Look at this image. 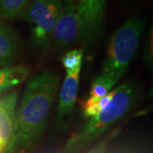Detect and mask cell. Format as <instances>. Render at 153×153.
<instances>
[{"mask_svg":"<svg viewBox=\"0 0 153 153\" xmlns=\"http://www.w3.org/2000/svg\"><path fill=\"white\" fill-rule=\"evenodd\" d=\"M62 0H32L22 18L27 22L33 48L45 52L60 16Z\"/></svg>","mask_w":153,"mask_h":153,"instance_id":"cell-4","label":"cell"},{"mask_svg":"<svg viewBox=\"0 0 153 153\" xmlns=\"http://www.w3.org/2000/svg\"><path fill=\"white\" fill-rule=\"evenodd\" d=\"M80 72L73 74H66L60 88L58 104L56 106V124L61 128L66 123L67 119L73 111L76 102L78 86H79Z\"/></svg>","mask_w":153,"mask_h":153,"instance_id":"cell-7","label":"cell"},{"mask_svg":"<svg viewBox=\"0 0 153 153\" xmlns=\"http://www.w3.org/2000/svg\"><path fill=\"white\" fill-rule=\"evenodd\" d=\"M59 85L60 76L48 71L29 80L16 111L13 136L4 153H21L38 142L45 131Z\"/></svg>","mask_w":153,"mask_h":153,"instance_id":"cell-1","label":"cell"},{"mask_svg":"<svg viewBox=\"0 0 153 153\" xmlns=\"http://www.w3.org/2000/svg\"><path fill=\"white\" fill-rule=\"evenodd\" d=\"M106 0H76L79 37L85 47L98 41L104 28Z\"/></svg>","mask_w":153,"mask_h":153,"instance_id":"cell-5","label":"cell"},{"mask_svg":"<svg viewBox=\"0 0 153 153\" xmlns=\"http://www.w3.org/2000/svg\"><path fill=\"white\" fill-rule=\"evenodd\" d=\"M2 152H4V147H3L2 143H1V141H0V153Z\"/></svg>","mask_w":153,"mask_h":153,"instance_id":"cell-16","label":"cell"},{"mask_svg":"<svg viewBox=\"0 0 153 153\" xmlns=\"http://www.w3.org/2000/svg\"><path fill=\"white\" fill-rule=\"evenodd\" d=\"M30 73L27 66H6L0 70V94L24 82Z\"/></svg>","mask_w":153,"mask_h":153,"instance_id":"cell-10","label":"cell"},{"mask_svg":"<svg viewBox=\"0 0 153 153\" xmlns=\"http://www.w3.org/2000/svg\"><path fill=\"white\" fill-rule=\"evenodd\" d=\"M88 153H105V143H101L97 147L94 148L92 151H90Z\"/></svg>","mask_w":153,"mask_h":153,"instance_id":"cell-15","label":"cell"},{"mask_svg":"<svg viewBox=\"0 0 153 153\" xmlns=\"http://www.w3.org/2000/svg\"><path fill=\"white\" fill-rule=\"evenodd\" d=\"M117 82L112 78L104 75H99L94 80L90 88L89 91V98L83 104V108L95 103L98 100L102 98L111 92L112 88L116 85Z\"/></svg>","mask_w":153,"mask_h":153,"instance_id":"cell-11","label":"cell"},{"mask_svg":"<svg viewBox=\"0 0 153 153\" xmlns=\"http://www.w3.org/2000/svg\"><path fill=\"white\" fill-rule=\"evenodd\" d=\"M32 0H0V17L4 20L22 18Z\"/></svg>","mask_w":153,"mask_h":153,"instance_id":"cell-12","label":"cell"},{"mask_svg":"<svg viewBox=\"0 0 153 153\" xmlns=\"http://www.w3.org/2000/svg\"><path fill=\"white\" fill-rule=\"evenodd\" d=\"M22 41L16 31L0 22V65H9L21 54Z\"/></svg>","mask_w":153,"mask_h":153,"instance_id":"cell-9","label":"cell"},{"mask_svg":"<svg viewBox=\"0 0 153 153\" xmlns=\"http://www.w3.org/2000/svg\"><path fill=\"white\" fill-rule=\"evenodd\" d=\"M115 92H116V90L114 89V90L109 92L106 95L103 96L102 98L98 100L93 105L88 106L86 108H83V116L86 117H94V116L100 113L102 110L109 105L111 100H112L113 96L115 95Z\"/></svg>","mask_w":153,"mask_h":153,"instance_id":"cell-14","label":"cell"},{"mask_svg":"<svg viewBox=\"0 0 153 153\" xmlns=\"http://www.w3.org/2000/svg\"><path fill=\"white\" fill-rule=\"evenodd\" d=\"M116 92L109 105L97 115L90 117L87 123L66 142L65 152L75 153L122 120L136 104L139 88L134 82H128L115 88Z\"/></svg>","mask_w":153,"mask_h":153,"instance_id":"cell-2","label":"cell"},{"mask_svg":"<svg viewBox=\"0 0 153 153\" xmlns=\"http://www.w3.org/2000/svg\"><path fill=\"white\" fill-rule=\"evenodd\" d=\"M79 37V23L76 14V0H62L60 16L55 25L50 46L54 50H62Z\"/></svg>","mask_w":153,"mask_h":153,"instance_id":"cell-6","label":"cell"},{"mask_svg":"<svg viewBox=\"0 0 153 153\" xmlns=\"http://www.w3.org/2000/svg\"><path fill=\"white\" fill-rule=\"evenodd\" d=\"M83 51L82 49H72L66 52L61 58L62 65L65 67L66 74L80 72L82 64Z\"/></svg>","mask_w":153,"mask_h":153,"instance_id":"cell-13","label":"cell"},{"mask_svg":"<svg viewBox=\"0 0 153 153\" xmlns=\"http://www.w3.org/2000/svg\"><path fill=\"white\" fill-rule=\"evenodd\" d=\"M18 95V91H14L0 100V141L4 151L13 136Z\"/></svg>","mask_w":153,"mask_h":153,"instance_id":"cell-8","label":"cell"},{"mask_svg":"<svg viewBox=\"0 0 153 153\" xmlns=\"http://www.w3.org/2000/svg\"><path fill=\"white\" fill-rule=\"evenodd\" d=\"M145 26L144 19L132 16L115 31L102 63L101 75L117 82L123 76L136 54Z\"/></svg>","mask_w":153,"mask_h":153,"instance_id":"cell-3","label":"cell"}]
</instances>
